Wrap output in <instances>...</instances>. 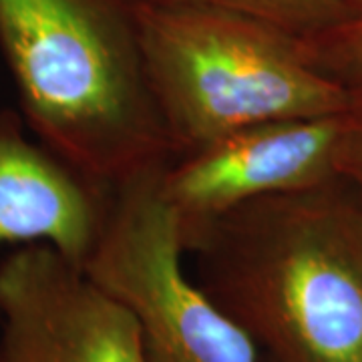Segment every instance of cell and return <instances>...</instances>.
Masks as SVG:
<instances>
[{"instance_id":"cell-2","label":"cell","mask_w":362,"mask_h":362,"mask_svg":"<svg viewBox=\"0 0 362 362\" xmlns=\"http://www.w3.org/2000/svg\"><path fill=\"white\" fill-rule=\"evenodd\" d=\"M139 13V0H0L16 111L47 149L105 187L173 157Z\"/></svg>"},{"instance_id":"cell-9","label":"cell","mask_w":362,"mask_h":362,"mask_svg":"<svg viewBox=\"0 0 362 362\" xmlns=\"http://www.w3.org/2000/svg\"><path fill=\"white\" fill-rule=\"evenodd\" d=\"M346 14L332 28L302 39V51L312 66L346 81L362 73V0H344Z\"/></svg>"},{"instance_id":"cell-6","label":"cell","mask_w":362,"mask_h":362,"mask_svg":"<svg viewBox=\"0 0 362 362\" xmlns=\"http://www.w3.org/2000/svg\"><path fill=\"white\" fill-rule=\"evenodd\" d=\"M0 362H147L131 312L54 247L0 258Z\"/></svg>"},{"instance_id":"cell-3","label":"cell","mask_w":362,"mask_h":362,"mask_svg":"<svg viewBox=\"0 0 362 362\" xmlns=\"http://www.w3.org/2000/svg\"><path fill=\"white\" fill-rule=\"evenodd\" d=\"M149 89L173 156L242 127L342 113L346 85L308 63L302 39L254 14L141 4Z\"/></svg>"},{"instance_id":"cell-1","label":"cell","mask_w":362,"mask_h":362,"mask_svg":"<svg viewBox=\"0 0 362 362\" xmlns=\"http://www.w3.org/2000/svg\"><path fill=\"white\" fill-rule=\"evenodd\" d=\"M187 252L259 362H362V204L344 180L233 207Z\"/></svg>"},{"instance_id":"cell-5","label":"cell","mask_w":362,"mask_h":362,"mask_svg":"<svg viewBox=\"0 0 362 362\" xmlns=\"http://www.w3.org/2000/svg\"><path fill=\"white\" fill-rule=\"evenodd\" d=\"M338 143L340 113L250 125L171 157L159 187L177 216L183 247L233 207L340 180Z\"/></svg>"},{"instance_id":"cell-4","label":"cell","mask_w":362,"mask_h":362,"mask_svg":"<svg viewBox=\"0 0 362 362\" xmlns=\"http://www.w3.org/2000/svg\"><path fill=\"white\" fill-rule=\"evenodd\" d=\"M163 165L111 187L83 270L131 312L147 362H259L246 332L183 270L180 221L159 187Z\"/></svg>"},{"instance_id":"cell-10","label":"cell","mask_w":362,"mask_h":362,"mask_svg":"<svg viewBox=\"0 0 362 362\" xmlns=\"http://www.w3.org/2000/svg\"><path fill=\"white\" fill-rule=\"evenodd\" d=\"M346 105L340 113L338 175L362 204V73L344 81Z\"/></svg>"},{"instance_id":"cell-7","label":"cell","mask_w":362,"mask_h":362,"mask_svg":"<svg viewBox=\"0 0 362 362\" xmlns=\"http://www.w3.org/2000/svg\"><path fill=\"white\" fill-rule=\"evenodd\" d=\"M111 187L71 168L0 107V250L54 247L83 268L103 228Z\"/></svg>"},{"instance_id":"cell-8","label":"cell","mask_w":362,"mask_h":362,"mask_svg":"<svg viewBox=\"0 0 362 362\" xmlns=\"http://www.w3.org/2000/svg\"><path fill=\"white\" fill-rule=\"evenodd\" d=\"M157 8H226L270 21L300 39H310L338 25L344 0H139Z\"/></svg>"}]
</instances>
